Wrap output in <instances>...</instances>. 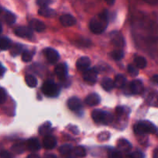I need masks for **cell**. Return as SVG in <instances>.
<instances>
[{"mask_svg": "<svg viewBox=\"0 0 158 158\" xmlns=\"http://www.w3.org/2000/svg\"><path fill=\"white\" fill-rule=\"evenodd\" d=\"M109 23V13L107 10H104L98 16L91 19L89 23L90 30L95 34H100L103 33L106 29Z\"/></svg>", "mask_w": 158, "mask_h": 158, "instance_id": "6da1fadb", "label": "cell"}, {"mask_svg": "<svg viewBox=\"0 0 158 158\" xmlns=\"http://www.w3.org/2000/svg\"><path fill=\"white\" fill-rule=\"evenodd\" d=\"M156 129L153 123L149 121H142L138 123L134 127L135 133L138 135L150 134V133H154Z\"/></svg>", "mask_w": 158, "mask_h": 158, "instance_id": "7a4b0ae2", "label": "cell"}, {"mask_svg": "<svg viewBox=\"0 0 158 158\" xmlns=\"http://www.w3.org/2000/svg\"><path fill=\"white\" fill-rule=\"evenodd\" d=\"M92 117L93 118V120L95 123H101L103 124L111 123L113 119V117L111 115L109 112H105V111L100 110V109H95L92 112Z\"/></svg>", "mask_w": 158, "mask_h": 158, "instance_id": "3957f363", "label": "cell"}, {"mask_svg": "<svg viewBox=\"0 0 158 158\" xmlns=\"http://www.w3.org/2000/svg\"><path fill=\"white\" fill-rule=\"evenodd\" d=\"M42 92L45 95L48 97H56L60 92L58 85L51 81H48L44 83L42 86Z\"/></svg>", "mask_w": 158, "mask_h": 158, "instance_id": "277c9868", "label": "cell"}, {"mask_svg": "<svg viewBox=\"0 0 158 158\" xmlns=\"http://www.w3.org/2000/svg\"><path fill=\"white\" fill-rule=\"evenodd\" d=\"M44 54L47 60L51 64H55L60 58V56H59L57 51L51 48H48L44 50Z\"/></svg>", "mask_w": 158, "mask_h": 158, "instance_id": "5b68a950", "label": "cell"}, {"mask_svg": "<svg viewBox=\"0 0 158 158\" xmlns=\"http://www.w3.org/2000/svg\"><path fill=\"white\" fill-rule=\"evenodd\" d=\"M97 77H98V71L95 68H92V69H88L85 71L83 74L85 81H87L90 84H94L96 82Z\"/></svg>", "mask_w": 158, "mask_h": 158, "instance_id": "8992f818", "label": "cell"}, {"mask_svg": "<svg viewBox=\"0 0 158 158\" xmlns=\"http://www.w3.org/2000/svg\"><path fill=\"white\" fill-rule=\"evenodd\" d=\"M14 33L16 36L22 38H27V39H30L33 36V30L30 27H19L15 30Z\"/></svg>", "mask_w": 158, "mask_h": 158, "instance_id": "52a82bcc", "label": "cell"}, {"mask_svg": "<svg viewBox=\"0 0 158 158\" xmlns=\"http://www.w3.org/2000/svg\"><path fill=\"white\" fill-rule=\"evenodd\" d=\"M91 64V60L89 57H81L77 60L76 63V67L77 70L81 71H85L86 70L89 69V66Z\"/></svg>", "mask_w": 158, "mask_h": 158, "instance_id": "ba28073f", "label": "cell"}, {"mask_svg": "<svg viewBox=\"0 0 158 158\" xmlns=\"http://www.w3.org/2000/svg\"><path fill=\"white\" fill-rule=\"evenodd\" d=\"M130 89L132 93L138 95V94H141L143 92L144 87L142 81H139V80H134L130 83Z\"/></svg>", "mask_w": 158, "mask_h": 158, "instance_id": "9c48e42d", "label": "cell"}, {"mask_svg": "<svg viewBox=\"0 0 158 158\" xmlns=\"http://www.w3.org/2000/svg\"><path fill=\"white\" fill-rule=\"evenodd\" d=\"M60 22L64 27H72L76 23V19L70 14H64L60 17Z\"/></svg>", "mask_w": 158, "mask_h": 158, "instance_id": "30bf717a", "label": "cell"}, {"mask_svg": "<svg viewBox=\"0 0 158 158\" xmlns=\"http://www.w3.org/2000/svg\"><path fill=\"white\" fill-rule=\"evenodd\" d=\"M30 27L32 30H35L36 32H43L46 28V26L42 21L33 19L30 22Z\"/></svg>", "mask_w": 158, "mask_h": 158, "instance_id": "8fae6325", "label": "cell"}, {"mask_svg": "<svg viewBox=\"0 0 158 158\" xmlns=\"http://www.w3.org/2000/svg\"><path fill=\"white\" fill-rule=\"evenodd\" d=\"M68 106L71 110L72 111H78L82 108L81 100L77 98H71L68 101Z\"/></svg>", "mask_w": 158, "mask_h": 158, "instance_id": "7c38bea8", "label": "cell"}, {"mask_svg": "<svg viewBox=\"0 0 158 158\" xmlns=\"http://www.w3.org/2000/svg\"><path fill=\"white\" fill-rule=\"evenodd\" d=\"M55 73L58 78L64 79L68 75V68L65 64H60L55 68Z\"/></svg>", "mask_w": 158, "mask_h": 158, "instance_id": "4fadbf2b", "label": "cell"}, {"mask_svg": "<svg viewBox=\"0 0 158 158\" xmlns=\"http://www.w3.org/2000/svg\"><path fill=\"white\" fill-rule=\"evenodd\" d=\"M117 148L120 152L123 153H128L132 148V146L129 141L125 139H121L117 143Z\"/></svg>", "mask_w": 158, "mask_h": 158, "instance_id": "5bb4252c", "label": "cell"}, {"mask_svg": "<svg viewBox=\"0 0 158 158\" xmlns=\"http://www.w3.org/2000/svg\"><path fill=\"white\" fill-rule=\"evenodd\" d=\"M57 145V139L54 136L48 135L43 140V146L46 149H53Z\"/></svg>", "mask_w": 158, "mask_h": 158, "instance_id": "9a60e30c", "label": "cell"}, {"mask_svg": "<svg viewBox=\"0 0 158 158\" xmlns=\"http://www.w3.org/2000/svg\"><path fill=\"white\" fill-rule=\"evenodd\" d=\"M112 36V42L115 46L121 48L124 45L123 36L118 32H114L111 34Z\"/></svg>", "mask_w": 158, "mask_h": 158, "instance_id": "2e32d148", "label": "cell"}, {"mask_svg": "<svg viewBox=\"0 0 158 158\" xmlns=\"http://www.w3.org/2000/svg\"><path fill=\"white\" fill-rule=\"evenodd\" d=\"M100 101V97L99 95H97L95 93H92L90 94V95H88L85 98V103L89 106H96V105L99 104Z\"/></svg>", "mask_w": 158, "mask_h": 158, "instance_id": "e0dca14e", "label": "cell"}, {"mask_svg": "<svg viewBox=\"0 0 158 158\" xmlns=\"http://www.w3.org/2000/svg\"><path fill=\"white\" fill-rule=\"evenodd\" d=\"M27 148L31 151H36V150L40 149V144L39 141L36 138H30L27 140Z\"/></svg>", "mask_w": 158, "mask_h": 158, "instance_id": "ac0fdd59", "label": "cell"}, {"mask_svg": "<svg viewBox=\"0 0 158 158\" xmlns=\"http://www.w3.org/2000/svg\"><path fill=\"white\" fill-rule=\"evenodd\" d=\"M147 102L150 106L153 107H158V92H153L147 96Z\"/></svg>", "mask_w": 158, "mask_h": 158, "instance_id": "d6986e66", "label": "cell"}, {"mask_svg": "<svg viewBox=\"0 0 158 158\" xmlns=\"http://www.w3.org/2000/svg\"><path fill=\"white\" fill-rule=\"evenodd\" d=\"M38 14L40 16H44V17H53L56 15L55 10H52L48 7H44V8H40L38 10Z\"/></svg>", "mask_w": 158, "mask_h": 158, "instance_id": "ffe728a7", "label": "cell"}, {"mask_svg": "<svg viewBox=\"0 0 158 158\" xmlns=\"http://www.w3.org/2000/svg\"><path fill=\"white\" fill-rule=\"evenodd\" d=\"M102 87L105 89L107 92H110L111 90L113 89V88L115 87L114 85V81H112V79L109 78V77H105L102 81Z\"/></svg>", "mask_w": 158, "mask_h": 158, "instance_id": "44dd1931", "label": "cell"}, {"mask_svg": "<svg viewBox=\"0 0 158 158\" xmlns=\"http://www.w3.org/2000/svg\"><path fill=\"white\" fill-rule=\"evenodd\" d=\"M52 131V128H51V123L47 122L45 123L44 125H42L41 127H40L39 129V133L40 134L42 135V136H48L50 135V133Z\"/></svg>", "mask_w": 158, "mask_h": 158, "instance_id": "7402d4cb", "label": "cell"}, {"mask_svg": "<svg viewBox=\"0 0 158 158\" xmlns=\"http://www.w3.org/2000/svg\"><path fill=\"white\" fill-rule=\"evenodd\" d=\"M126 82H127V79L123 75L118 74L115 77V81H114V85L115 87L118 88V89H122L125 86Z\"/></svg>", "mask_w": 158, "mask_h": 158, "instance_id": "603a6c76", "label": "cell"}, {"mask_svg": "<svg viewBox=\"0 0 158 158\" xmlns=\"http://www.w3.org/2000/svg\"><path fill=\"white\" fill-rule=\"evenodd\" d=\"M11 47V40L6 37L0 38V51H6Z\"/></svg>", "mask_w": 158, "mask_h": 158, "instance_id": "cb8c5ba5", "label": "cell"}, {"mask_svg": "<svg viewBox=\"0 0 158 158\" xmlns=\"http://www.w3.org/2000/svg\"><path fill=\"white\" fill-rule=\"evenodd\" d=\"M25 81L27 85L30 88H35L37 85V80H36L34 76L31 75V74L26 76Z\"/></svg>", "mask_w": 158, "mask_h": 158, "instance_id": "d4e9b609", "label": "cell"}, {"mask_svg": "<svg viewBox=\"0 0 158 158\" xmlns=\"http://www.w3.org/2000/svg\"><path fill=\"white\" fill-rule=\"evenodd\" d=\"M134 62L137 68H144L147 64V60L143 57H141V56H138V57H135Z\"/></svg>", "mask_w": 158, "mask_h": 158, "instance_id": "484cf974", "label": "cell"}, {"mask_svg": "<svg viewBox=\"0 0 158 158\" xmlns=\"http://www.w3.org/2000/svg\"><path fill=\"white\" fill-rule=\"evenodd\" d=\"M4 19L5 21L8 24H13L16 22V16H15L13 13H12L11 12L6 11L5 13V16H4Z\"/></svg>", "mask_w": 158, "mask_h": 158, "instance_id": "4316f807", "label": "cell"}, {"mask_svg": "<svg viewBox=\"0 0 158 158\" xmlns=\"http://www.w3.org/2000/svg\"><path fill=\"white\" fill-rule=\"evenodd\" d=\"M12 150H13L14 153H18V154H19V153H22L25 150V147H24V144L21 143H19L14 144V145L12 147Z\"/></svg>", "mask_w": 158, "mask_h": 158, "instance_id": "83f0119b", "label": "cell"}, {"mask_svg": "<svg viewBox=\"0 0 158 158\" xmlns=\"http://www.w3.org/2000/svg\"><path fill=\"white\" fill-rule=\"evenodd\" d=\"M74 153L78 157H84L86 155V150L82 147H77L74 149Z\"/></svg>", "mask_w": 158, "mask_h": 158, "instance_id": "f1b7e54d", "label": "cell"}, {"mask_svg": "<svg viewBox=\"0 0 158 158\" xmlns=\"http://www.w3.org/2000/svg\"><path fill=\"white\" fill-rule=\"evenodd\" d=\"M111 56H112V57L114 60H119L123 57L124 54L123 52L120 51V50H115V51H113L111 53Z\"/></svg>", "mask_w": 158, "mask_h": 158, "instance_id": "f546056e", "label": "cell"}, {"mask_svg": "<svg viewBox=\"0 0 158 158\" xmlns=\"http://www.w3.org/2000/svg\"><path fill=\"white\" fill-rule=\"evenodd\" d=\"M72 149H73L72 145H71V144H64V145L61 146V147H60L59 151H60V153H61V154L64 155V154H68V153H69L72 150Z\"/></svg>", "mask_w": 158, "mask_h": 158, "instance_id": "4dcf8cb0", "label": "cell"}, {"mask_svg": "<svg viewBox=\"0 0 158 158\" xmlns=\"http://www.w3.org/2000/svg\"><path fill=\"white\" fill-rule=\"evenodd\" d=\"M22 49L23 47L20 44H15L11 48L10 53H11V54L13 56H16L22 52Z\"/></svg>", "mask_w": 158, "mask_h": 158, "instance_id": "1f68e13d", "label": "cell"}, {"mask_svg": "<svg viewBox=\"0 0 158 158\" xmlns=\"http://www.w3.org/2000/svg\"><path fill=\"white\" fill-rule=\"evenodd\" d=\"M109 158H123V155L119 150H112L108 153Z\"/></svg>", "mask_w": 158, "mask_h": 158, "instance_id": "d6a6232c", "label": "cell"}, {"mask_svg": "<svg viewBox=\"0 0 158 158\" xmlns=\"http://www.w3.org/2000/svg\"><path fill=\"white\" fill-rule=\"evenodd\" d=\"M52 2L53 0H36V4H37L40 8L48 7V6L51 5Z\"/></svg>", "mask_w": 158, "mask_h": 158, "instance_id": "836d02e7", "label": "cell"}, {"mask_svg": "<svg viewBox=\"0 0 158 158\" xmlns=\"http://www.w3.org/2000/svg\"><path fill=\"white\" fill-rule=\"evenodd\" d=\"M33 58V54L28 51H26L22 54V60L24 62H30Z\"/></svg>", "mask_w": 158, "mask_h": 158, "instance_id": "e575fe53", "label": "cell"}, {"mask_svg": "<svg viewBox=\"0 0 158 158\" xmlns=\"http://www.w3.org/2000/svg\"><path fill=\"white\" fill-rule=\"evenodd\" d=\"M128 71L131 76H136L139 74V70H138V68L132 64H130L128 66Z\"/></svg>", "mask_w": 158, "mask_h": 158, "instance_id": "d590c367", "label": "cell"}, {"mask_svg": "<svg viewBox=\"0 0 158 158\" xmlns=\"http://www.w3.org/2000/svg\"><path fill=\"white\" fill-rule=\"evenodd\" d=\"M109 137H110V133H108V132H103L98 135V139L99 141H106L108 140Z\"/></svg>", "mask_w": 158, "mask_h": 158, "instance_id": "8d00e7d4", "label": "cell"}, {"mask_svg": "<svg viewBox=\"0 0 158 158\" xmlns=\"http://www.w3.org/2000/svg\"><path fill=\"white\" fill-rule=\"evenodd\" d=\"M6 100V92L5 89L0 88V104L5 102Z\"/></svg>", "mask_w": 158, "mask_h": 158, "instance_id": "74e56055", "label": "cell"}, {"mask_svg": "<svg viewBox=\"0 0 158 158\" xmlns=\"http://www.w3.org/2000/svg\"><path fill=\"white\" fill-rule=\"evenodd\" d=\"M129 158H144V155L142 152L136 151L132 153L129 156Z\"/></svg>", "mask_w": 158, "mask_h": 158, "instance_id": "f35d334b", "label": "cell"}, {"mask_svg": "<svg viewBox=\"0 0 158 158\" xmlns=\"http://www.w3.org/2000/svg\"><path fill=\"white\" fill-rule=\"evenodd\" d=\"M0 158H13V157H12L11 154H10L9 152L3 150V151L0 152Z\"/></svg>", "mask_w": 158, "mask_h": 158, "instance_id": "ab89813d", "label": "cell"}, {"mask_svg": "<svg viewBox=\"0 0 158 158\" xmlns=\"http://www.w3.org/2000/svg\"><path fill=\"white\" fill-rule=\"evenodd\" d=\"M115 112H116V114L118 115H123V108L121 107V106H118L115 109Z\"/></svg>", "mask_w": 158, "mask_h": 158, "instance_id": "60d3db41", "label": "cell"}, {"mask_svg": "<svg viewBox=\"0 0 158 158\" xmlns=\"http://www.w3.org/2000/svg\"><path fill=\"white\" fill-rule=\"evenodd\" d=\"M143 1L149 4H151V5H154L158 2V0H143Z\"/></svg>", "mask_w": 158, "mask_h": 158, "instance_id": "b9f144b4", "label": "cell"}, {"mask_svg": "<svg viewBox=\"0 0 158 158\" xmlns=\"http://www.w3.org/2000/svg\"><path fill=\"white\" fill-rule=\"evenodd\" d=\"M151 81H153L155 84L158 85V74H156V75H153L151 78Z\"/></svg>", "mask_w": 158, "mask_h": 158, "instance_id": "7bdbcfd3", "label": "cell"}, {"mask_svg": "<svg viewBox=\"0 0 158 158\" xmlns=\"http://www.w3.org/2000/svg\"><path fill=\"white\" fill-rule=\"evenodd\" d=\"M5 71H6V69L4 68V67L2 66L1 64H0V77L3 75L4 73H5Z\"/></svg>", "mask_w": 158, "mask_h": 158, "instance_id": "ee69618b", "label": "cell"}, {"mask_svg": "<svg viewBox=\"0 0 158 158\" xmlns=\"http://www.w3.org/2000/svg\"><path fill=\"white\" fill-rule=\"evenodd\" d=\"M44 158H57V156L54 154H52V153H48V154H46Z\"/></svg>", "mask_w": 158, "mask_h": 158, "instance_id": "f6af8a7d", "label": "cell"}, {"mask_svg": "<svg viewBox=\"0 0 158 158\" xmlns=\"http://www.w3.org/2000/svg\"><path fill=\"white\" fill-rule=\"evenodd\" d=\"M105 1H106V2L109 6H112L114 3H115V0H105Z\"/></svg>", "mask_w": 158, "mask_h": 158, "instance_id": "bcb514c9", "label": "cell"}, {"mask_svg": "<svg viewBox=\"0 0 158 158\" xmlns=\"http://www.w3.org/2000/svg\"><path fill=\"white\" fill-rule=\"evenodd\" d=\"M27 158H40L37 154H35V153H33V154H30Z\"/></svg>", "mask_w": 158, "mask_h": 158, "instance_id": "7dc6e473", "label": "cell"}, {"mask_svg": "<svg viewBox=\"0 0 158 158\" xmlns=\"http://www.w3.org/2000/svg\"><path fill=\"white\" fill-rule=\"evenodd\" d=\"M153 158H158V148L156 149V150H155L154 151H153Z\"/></svg>", "mask_w": 158, "mask_h": 158, "instance_id": "c3c4849f", "label": "cell"}, {"mask_svg": "<svg viewBox=\"0 0 158 158\" xmlns=\"http://www.w3.org/2000/svg\"><path fill=\"white\" fill-rule=\"evenodd\" d=\"M2 24L0 23V33H2Z\"/></svg>", "mask_w": 158, "mask_h": 158, "instance_id": "681fc988", "label": "cell"}, {"mask_svg": "<svg viewBox=\"0 0 158 158\" xmlns=\"http://www.w3.org/2000/svg\"><path fill=\"white\" fill-rule=\"evenodd\" d=\"M1 13H2V8L0 7V14H1Z\"/></svg>", "mask_w": 158, "mask_h": 158, "instance_id": "f907efd6", "label": "cell"}]
</instances>
